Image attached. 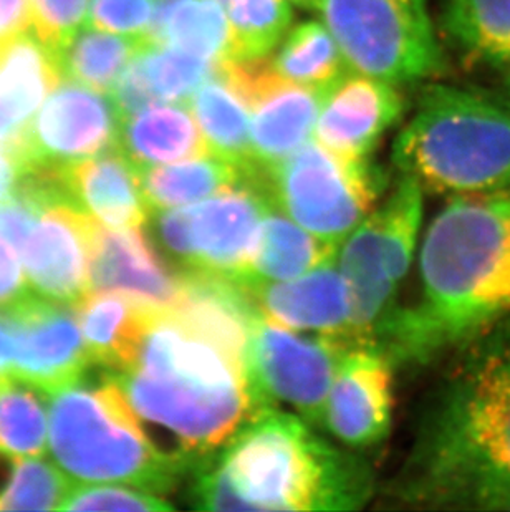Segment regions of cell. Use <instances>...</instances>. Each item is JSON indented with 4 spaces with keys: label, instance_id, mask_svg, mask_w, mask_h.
Returning a JSON list of instances; mask_svg holds the SVG:
<instances>
[{
    "label": "cell",
    "instance_id": "6da1fadb",
    "mask_svg": "<svg viewBox=\"0 0 510 512\" xmlns=\"http://www.w3.org/2000/svg\"><path fill=\"white\" fill-rule=\"evenodd\" d=\"M459 348L395 496L413 508L510 511V315Z\"/></svg>",
    "mask_w": 510,
    "mask_h": 512
},
{
    "label": "cell",
    "instance_id": "7a4b0ae2",
    "mask_svg": "<svg viewBox=\"0 0 510 512\" xmlns=\"http://www.w3.org/2000/svg\"><path fill=\"white\" fill-rule=\"evenodd\" d=\"M421 295L375 334L391 365H421L510 315V196H458L434 218L419 256Z\"/></svg>",
    "mask_w": 510,
    "mask_h": 512
},
{
    "label": "cell",
    "instance_id": "3957f363",
    "mask_svg": "<svg viewBox=\"0 0 510 512\" xmlns=\"http://www.w3.org/2000/svg\"><path fill=\"white\" fill-rule=\"evenodd\" d=\"M196 473L194 506L203 511H352L373 491L360 458L277 408L257 411Z\"/></svg>",
    "mask_w": 510,
    "mask_h": 512
},
{
    "label": "cell",
    "instance_id": "277c9868",
    "mask_svg": "<svg viewBox=\"0 0 510 512\" xmlns=\"http://www.w3.org/2000/svg\"><path fill=\"white\" fill-rule=\"evenodd\" d=\"M136 415L176 436L181 453L201 459L260 411L246 363L159 310L135 365L110 375Z\"/></svg>",
    "mask_w": 510,
    "mask_h": 512
},
{
    "label": "cell",
    "instance_id": "5b68a950",
    "mask_svg": "<svg viewBox=\"0 0 510 512\" xmlns=\"http://www.w3.org/2000/svg\"><path fill=\"white\" fill-rule=\"evenodd\" d=\"M393 163L423 191L453 196L510 189V102L433 83L396 136Z\"/></svg>",
    "mask_w": 510,
    "mask_h": 512
},
{
    "label": "cell",
    "instance_id": "8992f818",
    "mask_svg": "<svg viewBox=\"0 0 510 512\" xmlns=\"http://www.w3.org/2000/svg\"><path fill=\"white\" fill-rule=\"evenodd\" d=\"M106 380L97 388L80 382L47 395L55 463L82 483L128 484L158 496L171 493L194 459L154 445L115 378Z\"/></svg>",
    "mask_w": 510,
    "mask_h": 512
},
{
    "label": "cell",
    "instance_id": "52a82bcc",
    "mask_svg": "<svg viewBox=\"0 0 510 512\" xmlns=\"http://www.w3.org/2000/svg\"><path fill=\"white\" fill-rule=\"evenodd\" d=\"M315 9L352 72L400 87L446 67L428 0H318Z\"/></svg>",
    "mask_w": 510,
    "mask_h": 512
},
{
    "label": "cell",
    "instance_id": "ba28073f",
    "mask_svg": "<svg viewBox=\"0 0 510 512\" xmlns=\"http://www.w3.org/2000/svg\"><path fill=\"white\" fill-rule=\"evenodd\" d=\"M423 194L414 179L401 176L388 201L353 229L340 252L357 345H375L376 330L396 307V294L413 261Z\"/></svg>",
    "mask_w": 510,
    "mask_h": 512
},
{
    "label": "cell",
    "instance_id": "9c48e42d",
    "mask_svg": "<svg viewBox=\"0 0 510 512\" xmlns=\"http://www.w3.org/2000/svg\"><path fill=\"white\" fill-rule=\"evenodd\" d=\"M270 203L265 173L260 171L201 203L156 211L154 232L184 272L239 282L251 267Z\"/></svg>",
    "mask_w": 510,
    "mask_h": 512
},
{
    "label": "cell",
    "instance_id": "30bf717a",
    "mask_svg": "<svg viewBox=\"0 0 510 512\" xmlns=\"http://www.w3.org/2000/svg\"><path fill=\"white\" fill-rule=\"evenodd\" d=\"M381 181L368 161L337 155L315 140L265 171L272 203L335 246L373 211Z\"/></svg>",
    "mask_w": 510,
    "mask_h": 512
},
{
    "label": "cell",
    "instance_id": "8fae6325",
    "mask_svg": "<svg viewBox=\"0 0 510 512\" xmlns=\"http://www.w3.org/2000/svg\"><path fill=\"white\" fill-rule=\"evenodd\" d=\"M348 348L323 335L305 339L257 312L247 340L246 373L260 410L284 403L308 425H325L328 393Z\"/></svg>",
    "mask_w": 510,
    "mask_h": 512
},
{
    "label": "cell",
    "instance_id": "7c38bea8",
    "mask_svg": "<svg viewBox=\"0 0 510 512\" xmlns=\"http://www.w3.org/2000/svg\"><path fill=\"white\" fill-rule=\"evenodd\" d=\"M121 121L108 93L62 78L14 141L24 173L118 148Z\"/></svg>",
    "mask_w": 510,
    "mask_h": 512
},
{
    "label": "cell",
    "instance_id": "4fadbf2b",
    "mask_svg": "<svg viewBox=\"0 0 510 512\" xmlns=\"http://www.w3.org/2000/svg\"><path fill=\"white\" fill-rule=\"evenodd\" d=\"M217 75L251 112L252 156L260 170H269L310 141L325 93L289 82L265 57L229 58Z\"/></svg>",
    "mask_w": 510,
    "mask_h": 512
},
{
    "label": "cell",
    "instance_id": "5bb4252c",
    "mask_svg": "<svg viewBox=\"0 0 510 512\" xmlns=\"http://www.w3.org/2000/svg\"><path fill=\"white\" fill-rule=\"evenodd\" d=\"M4 310L14 329V377L45 395L82 382L93 363L70 305L30 292Z\"/></svg>",
    "mask_w": 510,
    "mask_h": 512
},
{
    "label": "cell",
    "instance_id": "9a60e30c",
    "mask_svg": "<svg viewBox=\"0 0 510 512\" xmlns=\"http://www.w3.org/2000/svg\"><path fill=\"white\" fill-rule=\"evenodd\" d=\"M97 221L68 204L42 209L20 247L30 292L75 305L90 292Z\"/></svg>",
    "mask_w": 510,
    "mask_h": 512
},
{
    "label": "cell",
    "instance_id": "2e32d148",
    "mask_svg": "<svg viewBox=\"0 0 510 512\" xmlns=\"http://www.w3.org/2000/svg\"><path fill=\"white\" fill-rule=\"evenodd\" d=\"M391 368L375 345H358L343 353L328 393L325 426L345 445H378L390 433Z\"/></svg>",
    "mask_w": 510,
    "mask_h": 512
},
{
    "label": "cell",
    "instance_id": "e0dca14e",
    "mask_svg": "<svg viewBox=\"0 0 510 512\" xmlns=\"http://www.w3.org/2000/svg\"><path fill=\"white\" fill-rule=\"evenodd\" d=\"M337 261L338 257L289 281L237 285L264 319L358 347L353 339L350 294Z\"/></svg>",
    "mask_w": 510,
    "mask_h": 512
},
{
    "label": "cell",
    "instance_id": "ac0fdd59",
    "mask_svg": "<svg viewBox=\"0 0 510 512\" xmlns=\"http://www.w3.org/2000/svg\"><path fill=\"white\" fill-rule=\"evenodd\" d=\"M403 108L405 100L393 83L347 73L323 95L313 138L337 155L366 160Z\"/></svg>",
    "mask_w": 510,
    "mask_h": 512
},
{
    "label": "cell",
    "instance_id": "d6986e66",
    "mask_svg": "<svg viewBox=\"0 0 510 512\" xmlns=\"http://www.w3.org/2000/svg\"><path fill=\"white\" fill-rule=\"evenodd\" d=\"M58 173L68 203L105 228H141L150 218L138 168L120 148L60 166Z\"/></svg>",
    "mask_w": 510,
    "mask_h": 512
},
{
    "label": "cell",
    "instance_id": "ffe728a7",
    "mask_svg": "<svg viewBox=\"0 0 510 512\" xmlns=\"http://www.w3.org/2000/svg\"><path fill=\"white\" fill-rule=\"evenodd\" d=\"M183 279L173 276L141 228L110 229L97 223L93 236L90 290H121L173 309Z\"/></svg>",
    "mask_w": 510,
    "mask_h": 512
},
{
    "label": "cell",
    "instance_id": "44dd1931",
    "mask_svg": "<svg viewBox=\"0 0 510 512\" xmlns=\"http://www.w3.org/2000/svg\"><path fill=\"white\" fill-rule=\"evenodd\" d=\"M73 309L93 365L111 375L135 365L148 330L163 310L121 290H90Z\"/></svg>",
    "mask_w": 510,
    "mask_h": 512
},
{
    "label": "cell",
    "instance_id": "7402d4cb",
    "mask_svg": "<svg viewBox=\"0 0 510 512\" xmlns=\"http://www.w3.org/2000/svg\"><path fill=\"white\" fill-rule=\"evenodd\" d=\"M118 148L136 168L211 155L186 103H153L121 121Z\"/></svg>",
    "mask_w": 510,
    "mask_h": 512
},
{
    "label": "cell",
    "instance_id": "603a6c76",
    "mask_svg": "<svg viewBox=\"0 0 510 512\" xmlns=\"http://www.w3.org/2000/svg\"><path fill=\"white\" fill-rule=\"evenodd\" d=\"M337 251L338 246L313 236L270 203L251 267L236 284L289 281L337 259Z\"/></svg>",
    "mask_w": 510,
    "mask_h": 512
},
{
    "label": "cell",
    "instance_id": "cb8c5ba5",
    "mask_svg": "<svg viewBox=\"0 0 510 512\" xmlns=\"http://www.w3.org/2000/svg\"><path fill=\"white\" fill-rule=\"evenodd\" d=\"M441 30L466 62L510 70V0H444Z\"/></svg>",
    "mask_w": 510,
    "mask_h": 512
},
{
    "label": "cell",
    "instance_id": "d4e9b609",
    "mask_svg": "<svg viewBox=\"0 0 510 512\" xmlns=\"http://www.w3.org/2000/svg\"><path fill=\"white\" fill-rule=\"evenodd\" d=\"M249 170L214 155L171 165L138 168L141 189L151 213L186 208L254 178Z\"/></svg>",
    "mask_w": 510,
    "mask_h": 512
},
{
    "label": "cell",
    "instance_id": "484cf974",
    "mask_svg": "<svg viewBox=\"0 0 510 512\" xmlns=\"http://www.w3.org/2000/svg\"><path fill=\"white\" fill-rule=\"evenodd\" d=\"M150 42L217 65L232 57L231 30L221 0H156Z\"/></svg>",
    "mask_w": 510,
    "mask_h": 512
},
{
    "label": "cell",
    "instance_id": "4316f807",
    "mask_svg": "<svg viewBox=\"0 0 510 512\" xmlns=\"http://www.w3.org/2000/svg\"><path fill=\"white\" fill-rule=\"evenodd\" d=\"M186 105L211 155L242 168L260 170L252 156L251 112L221 77L209 78Z\"/></svg>",
    "mask_w": 510,
    "mask_h": 512
},
{
    "label": "cell",
    "instance_id": "83f0119b",
    "mask_svg": "<svg viewBox=\"0 0 510 512\" xmlns=\"http://www.w3.org/2000/svg\"><path fill=\"white\" fill-rule=\"evenodd\" d=\"M148 44L146 39L83 25L53 57L63 78L110 95L121 73Z\"/></svg>",
    "mask_w": 510,
    "mask_h": 512
},
{
    "label": "cell",
    "instance_id": "f1b7e54d",
    "mask_svg": "<svg viewBox=\"0 0 510 512\" xmlns=\"http://www.w3.org/2000/svg\"><path fill=\"white\" fill-rule=\"evenodd\" d=\"M272 62L289 82L323 93L350 70L337 40L318 20L290 27Z\"/></svg>",
    "mask_w": 510,
    "mask_h": 512
},
{
    "label": "cell",
    "instance_id": "f546056e",
    "mask_svg": "<svg viewBox=\"0 0 510 512\" xmlns=\"http://www.w3.org/2000/svg\"><path fill=\"white\" fill-rule=\"evenodd\" d=\"M45 393L9 375L0 378V453L42 456L49 448Z\"/></svg>",
    "mask_w": 510,
    "mask_h": 512
},
{
    "label": "cell",
    "instance_id": "4dcf8cb0",
    "mask_svg": "<svg viewBox=\"0 0 510 512\" xmlns=\"http://www.w3.org/2000/svg\"><path fill=\"white\" fill-rule=\"evenodd\" d=\"M231 30V58L267 57L292 27L289 0H221Z\"/></svg>",
    "mask_w": 510,
    "mask_h": 512
},
{
    "label": "cell",
    "instance_id": "1f68e13d",
    "mask_svg": "<svg viewBox=\"0 0 510 512\" xmlns=\"http://www.w3.org/2000/svg\"><path fill=\"white\" fill-rule=\"evenodd\" d=\"M136 63L158 103H188L203 83L216 77L219 67L206 58L163 44L146 45L136 55Z\"/></svg>",
    "mask_w": 510,
    "mask_h": 512
},
{
    "label": "cell",
    "instance_id": "d6a6232c",
    "mask_svg": "<svg viewBox=\"0 0 510 512\" xmlns=\"http://www.w3.org/2000/svg\"><path fill=\"white\" fill-rule=\"evenodd\" d=\"M72 484L67 476L40 456L20 458L14 479L0 501V511H60Z\"/></svg>",
    "mask_w": 510,
    "mask_h": 512
},
{
    "label": "cell",
    "instance_id": "836d02e7",
    "mask_svg": "<svg viewBox=\"0 0 510 512\" xmlns=\"http://www.w3.org/2000/svg\"><path fill=\"white\" fill-rule=\"evenodd\" d=\"M60 511H173L158 494L120 484H87L70 488Z\"/></svg>",
    "mask_w": 510,
    "mask_h": 512
},
{
    "label": "cell",
    "instance_id": "e575fe53",
    "mask_svg": "<svg viewBox=\"0 0 510 512\" xmlns=\"http://www.w3.org/2000/svg\"><path fill=\"white\" fill-rule=\"evenodd\" d=\"M92 0H30L32 34L57 52L87 22Z\"/></svg>",
    "mask_w": 510,
    "mask_h": 512
},
{
    "label": "cell",
    "instance_id": "d590c367",
    "mask_svg": "<svg viewBox=\"0 0 510 512\" xmlns=\"http://www.w3.org/2000/svg\"><path fill=\"white\" fill-rule=\"evenodd\" d=\"M156 0H92L87 25L150 42Z\"/></svg>",
    "mask_w": 510,
    "mask_h": 512
},
{
    "label": "cell",
    "instance_id": "8d00e7d4",
    "mask_svg": "<svg viewBox=\"0 0 510 512\" xmlns=\"http://www.w3.org/2000/svg\"><path fill=\"white\" fill-rule=\"evenodd\" d=\"M29 294L19 249L0 236V309L17 304Z\"/></svg>",
    "mask_w": 510,
    "mask_h": 512
},
{
    "label": "cell",
    "instance_id": "74e56055",
    "mask_svg": "<svg viewBox=\"0 0 510 512\" xmlns=\"http://www.w3.org/2000/svg\"><path fill=\"white\" fill-rule=\"evenodd\" d=\"M29 27L30 0H0V47Z\"/></svg>",
    "mask_w": 510,
    "mask_h": 512
},
{
    "label": "cell",
    "instance_id": "f35d334b",
    "mask_svg": "<svg viewBox=\"0 0 510 512\" xmlns=\"http://www.w3.org/2000/svg\"><path fill=\"white\" fill-rule=\"evenodd\" d=\"M24 165L20 161L14 143L0 145V201L10 198L17 189Z\"/></svg>",
    "mask_w": 510,
    "mask_h": 512
},
{
    "label": "cell",
    "instance_id": "ab89813d",
    "mask_svg": "<svg viewBox=\"0 0 510 512\" xmlns=\"http://www.w3.org/2000/svg\"><path fill=\"white\" fill-rule=\"evenodd\" d=\"M15 337L9 315L0 309V378L14 375Z\"/></svg>",
    "mask_w": 510,
    "mask_h": 512
},
{
    "label": "cell",
    "instance_id": "60d3db41",
    "mask_svg": "<svg viewBox=\"0 0 510 512\" xmlns=\"http://www.w3.org/2000/svg\"><path fill=\"white\" fill-rule=\"evenodd\" d=\"M292 4L300 5V7H310V9H315V5H317L318 0H289Z\"/></svg>",
    "mask_w": 510,
    "mask_h": 512
},
{
    "label": "cell",
    "instance_id": "b9f144b4",
    "mask_svg": "<svg viewBox=\"0 0 510 512\" xmlns=\"http://www.w3.org/2000/svg\"><path fill=\"white\" fill-rule=\"evenodd\" d=\"M507 85H509V93H510V70H509V82H507Z\"/></svg>",
    "mask_w": 510,
    "mask_h": 512
}]
</instances>
